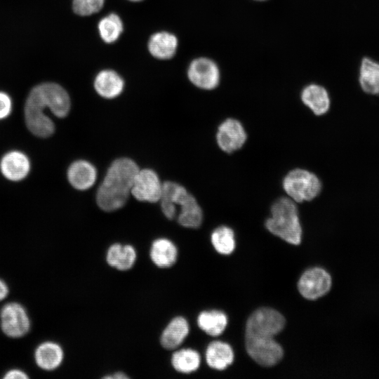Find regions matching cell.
Here are the masks:
<instances>
[{
	"label": "cell",
	"instance_id": "6da1fadb",
	"mask_svg": "<svg viewBox=\"0 0 379 379\" xmlns=\"http://www.w3.org/2000/svg\"><path fill=\"white\" fill-rule=\"evenodd\" d=\"M138 171V165L129 158L114 160L98 189L96 201L98 206L107 212L122 208L128 198Z\"/></svg>",
	"mask_w": 379,
	"mask_h": 379
},
{
	"label": "cell",
	"instance_id": "7a4b0ae2",
	"mask_svg": "<svg viewBox=\"0 0 379 379\" xmlns=\"http://www.w3.org/2000/svg\"><path fill=\"white\" fill-rule=\"evenodd\" d=\"M265 227L285 241L300 244L302 231L296 202L286 197L277 199L271 206V216L265 221Z\"/></svg>",
	"mask_w": 379,
	"mask_h": 379
},
{
	"label": "cell",
	"instance_id": "3957f363",
	"mask_svg": "<svg viewBox=\"0 0 379 379\" xmlns=\"http://www.w3.org/2000/svg\"><path fill=\"white\" fill-rule=\"evenodd\" d=\"M282 186L288 197L296 203L314 199L321 190L319 178L302 168H295L288 172L283 180Z\"/></svg>",
	"mask_w": 379,
	"mask_h": 379
},
{
	"label": "cell",
	"instance_id": "277c9868",
	"mask_svg": "<svg viewBox=\"0 0 379 379\" xmlns=\"http://www.w3.org/2000/svg\"><path fill=\"white\" fill-rule=\"evenodd\" d=\"M282 314L271 308H260L248 319L245 336L274 338L285 326Z\"/></svg>",
	"mask_w": 379,
	"mask_h": 379
},
{
	"label": "cell",
	"instance_id": "5b68a950",
	"mask_svg": "<svg viewBox=\"0 0 379 379\" xmlns=\"http://www.w3.org/2000/svg\"><path fill=\"white\" fill-rule=\"evenodd\" d=\"M245 345L248 355L262 366H272L283 357L284 350L274 338L245 336Z\"/></svg>",
	"mask_w": 379,
	"mask_h": 379
},
{
	"label": "cell",
	"instance_id": "8992f818",
	"mask_svg": "<svg viewBox=\"0 0 379 379\" xmlns=\"http://www.w3.org/2000/svg\"><path fill=\"white\" fill-rule=\"evenodd\" d=\"M44 107H48L54 115L62 118L70 109V99L67 91L55 83H44L32 90Z\"/></svg>",
	"mask_w": 379,
	"mask_h": 379
},
{
	"label": "cell",
	"instance_id": "52a82bcc",
	"mask_svg": "<svg viewBox=\"0 0 379 379\" xmlns=\"http://www.w3.org/2000/svg\"><path fill=\"white\" fill-rule=\"evenodd\" d=\"M187 77L195 86L203 90H213L220 84V71L213 60L201 57L191 62Z\"/></svg>",
	"mask_w": 379,
	"mask_h": 379
},
{
	"label": "cell",
	"instance_id": "ba28073f",
	"mask_svg": "<svg viewBox=\"0 0 379 379\" xmlns=\"http://www.w3.org/2000/svg\"><path fill=\"white\" fill-rule=\"evenodd\" d=\"M46 108L36 97L30 92L25 105V118L28 129L35 135L47 138L54 131V124L44 112Z\"/></svg>",
	"mask_w": 379,
	"mask_h": 379
},
{
	"label": "cell",
	"instance_id": "9c48e42d",
	"mask_svg": "<svg viewBox=\"0 0 379 379\" xmlns=\"http://www.w3.org/2000/svg\"><path fill=\"white\" fill-rule=\"evenodd\" d=\"M3 332L11 338H20L28 333L30 321L25 309L18 302L5 305L0 312Z\"/></svg>",
	"mask_w": 379,
	"mask_h": 379
},
{
	"label": "cell",
	"instance_id": "30bf717a",
	"mask_svg": "<svg viewBox=\"0 0 379 379\" xmlns=\"http://www.w3.org/2000/svg\"><path fill=\"white\" fill-rule=\"evenodd\" d=\"M162 185L158 175L153 170L139 169L133 180L131 194L140 201L157 202L161 197Z\"/></svg>",
	"mask_w": 379,
	"mask_h": 379
},
{
	"label": "cell",
	"instance_id": "8fae6325",
	"mask_svg": "<svg viewBox=\"0 0 379 379\" xmlns=\"http://www.w3.org/2000/svg\"><path fill=\"white\" fill-rule=\"evenodd\" d=\"M331 286V276L319 267H314L305 271L298 283L300 293L308 300H315L324 295L328 292Z\"/></svg>",
	"mask_w": 379,
	"mask_h": 379
},
{
	"label": "cell",
	"instance_id": "7c38bea8",
	"mask_svg": "<svg viewBox=\"0 0 379 379\" xmlns=\"http://www.w3.org/2000/svg\"><path fill=\"white\" fill-rule=\"evenodd\" d=\"M175 206L180 207L178 222L187 228H198L203 220L202 210L196 199L182 185L177 187L175 194Z\"/></svg>",
	"mask_w": 379,
	"mask_h": 379
},
{
	"label": "cell",
	"instance_id": "4fadbf2b",
	"mask_svg": "<svg viewBox=\"0 0 379 379\" xmlns=\"http://www.w3.org/2000/svg\"><path fill=\"white\" fill-rule=\"evenodd\" d=\"M247 139L246 132L241 123L232 118L223 121L218 126L216 141L219 147L226 153L241 149Z\"/></svg>",
	"mask_w": 379,
	"mask_h": 379
},
{
	"label": "cell",
	"instance_id": "5bb4252c",
	"mask_svg": "<svg viewBox=\"0 0 379 379\" xmlns=\"http://www.w3.org/2000/svg\"><path fill=\"white\" fill-rule=\"evenodd\" d=\"M190 332L187 319L181 316L173 318L163 330L160 344L166 350L177 349L185 340Z\"/></svg>",
	"mask_w": 379,
	"mask_h": 379
},
{
	"label": "cell",
	"instance_id": "9a60e30c",
	"mask_svg": "<svg viewBox=\"0 0 379 379\" xmlns=\"http://www.w3.org/2000/svg\"><path fill=\"white\" fill-rule=\"evenodd\" d=\"M67 178L74 188L86 190L94 185L97 178V171L88 161L77 160L69 167Z\"/></svg>",
	"mask_w": 379,
	"mask_h": 379
},
{
	"label": "cell",
	"instance_id": "2e32d148",
	"mask_svg": "<svg viewBox=\"0 0 379 379\" xmlns=\"http://www.w3.org/2000/svg\"><path fill=\"white\" fill-rule=\"evenodd\" d=\"M300 98L314 114L319 116L326 114L331 105L330 97L326 89L316 84L306 86L300 93Z\"/></svg>",
	"mask_w": 379,
	"mask_h": 379
},
{
	"label": "cell",
	"instance_id": "e0dca14e",
	"mask_svg": "<svg viewBox=\"0 0 379 379\" xmlns=\"http://www.w3.org/2000/svg\"><path fill=\"white\" fill-rule=\"evenodd\" d=\"M28 158L22 152L13 151L2 158L0 168L3 175L8 180L18 181L27 176L29 171Z\"/></svg>",
	"mask_w": 379,
	"mask_h": 379
},
{
	"label": "cell",
	"instance_id": "ac0fdd59",
	"mask_svg": "<svg viewBox=\"0 0 379 379\" xmlns=\"http://www.w3.org/2000/svg\"><path fill=\"white\" fill-rule=\"evenodd\" d=\"M178 255L175 244L168 239L158 238L153 241L149 249L152 262L158 267L168 268L177 261Z\"/></svg>",
	"mask_w": 379,
	"mask_h": 379
},
{
	"label": "cell",
	"instance_id": "d6986e66",
	"mask_svg": "<svg viewBox=\"0 0 379 379\" xmlns=\"http://www.w3.org/2000/svg\"><path fill=\"white\" fill-rule=\"evenodd\" d=\"M136 258V250L130 244H113L108 248L106 253L107 263L119 271L131 269Z\"/></svg>",
	"mask_w": 379,
	"mask_h": 379
},
{
	"label": "cell",
	"instance_id": "ffe728a7",
	"mask_svg": "<svg viewBox=\"0 0 379 379\" xmlns=\"http://www.w3.org/2000/svg\"><path fill=\"white\" fill-rule=\"evenodd\" d=\"M124 81L116 72L110 69L100 71L94 80V88L102 98L112 99L119 96L123 91Z\"/></svg>",
	"mask_w": 379,
	"mask_h": 379
},
{
	"label": "cell",
	"instance_id": "44dd1931",
	"mask_svg": "<svg viewBox=\"0 0 379 379\" xmlns=\"http://www.w3.org/2000/svg\"><path fill=\"white\" fill-rule=\"evenodd\" d=\"M178 47L176 36L168 32H159L151 36L148 50L154 58L168 60L173 57Z\"/></svg>",
	"mask_w": 379,
	"mask_h": 379
},
{
	"label": "cell",
	"instance_id": "7402d4cb",
	"mask_svg": "<svg viewBox=\"0 0 379 379\" xmlns=\"http://www.w3.org/2000/svg\"><path fill=\"white\" fill-rule=\"evenodd\" d=\"M359 82L361 89L371 95H379V62L368 57L362 59Z\"/></svg>",
	"mask_w": 379,
	"mask_h": 379
},
{
	"label": "cell",
	"instance_id": "603a6c76",
	"mask_svg": "<svg viewBox=\"0 0 379 379\" xmlns=\"http://www.w3.org/2000/svg\"><path fill=\"white\" fill-rule=\"evenodd\" d=\"M62 347L53 342H45L38 346L35 351L34 357L37 365L47 371L58 368L63 359Z\"/></svg>",
	"mask_w": 379,
	"mask_h": 379
},
{
	"label": "cell",
	"instance_id": "cb8c5ba5",
	"mask_svg": "<svg viewBox=\"0 0 379 379\" xmlns=\"http://www.w3.org/2000/svg\"><path fill=\"white\" fill-rule=\"evenodd\" d=\"M234 360V353L231 347L220 341H214L210 343L206 351V361L207 364L216 370H224L230 366Z\"/></svg>",
	"mask_w": 379,
	"mask_h": 379
},
{
	"label": "cell",
	"instance_id": "d4e9b609",
	"mask_svg": "<svg viewBox=\"0 0 379 379\" xmlns=\"http://www.w3.org/2000/svg\"><path fill=\"white\" fill-rule=\"evenodd\" d=\"M173 368L181 373H191L196 371L201 363L199 354L190 348L175 351L171 359Z\"/></svg>",
	"mask_w": 379,
	"mask_h": 379
},
{
	"label": "cell",
	"instance_id": "484cf974",
	"mask_svg": "<svg viewBox=\"0 0 379 379\" xmlns=\"http://www.w3.org/2000/svg\"><path fill=\"white\" fill-rule=\"evenodd\" d=\"M227 324V317L220 311H204L197 317L199 327L211 336L220 335L225 331Z\"/></svg>",
	"mask_w": 379,
	"mask_h": 379
},
{
	"label": "cell",
	"instance_id": "4316f807",
	"mask_svg": "<svg viewBox=\"0 0 379 379\" xmlns=\"http://www.w3.org/2000/svg\"><path fill=\"white\" fill-rule=\"evenodd\" d=\"M98 28L101 39L107 44L116 41L124 30L122 21L115 13H110L102 18Z\"/></svg>",
	"mask_w": 379,
	"mask_h": 379
},
{
	"label": "cell",
	"instance_id": "83f0119b",
	"mask_svg": "<svg viewBox=\"0 0 379 379\" xmlns=\"http://www.w3.org/2000/svg\"><path fill=\"white\" fill-rule=\"evenodd\" d=\"M211 240L215 251L220 254L229 255L234 250V233L229 227L220 226L215 229Z\"/></svg>",
	"mask_w": 379,
	"mask_h": 379
},
{
	"label": "cell",
	"instance_id": "f1b7e54d",
	"mask_svg": "<svg viewBox=\"0 0 379 379\" xmlns=\"http://www.w3.org/2000/svg\"><path fill=\"white\" fill-rule=\"evenodd\" d=\"M176 182L166 181L162 185V191L159 201L164 215L170 220L176 215L177 208L173 201V195L177 186Z\"/></svg>",
	"mask_w": 379,
	"mask_h": 379
},
{
	"label": "cell",
	"instance_id": "f546056e",
	"mask_svg": "<svg viewBox=\"0 0 379 379\" xmlns=\"http://www.w3.org/2000/svg\"><path fill=\"white\" fill-rule=\"evenodd\" d=\"M105 0H73L74 12L81 16H88L100 11Z\"/></svg>",
	"mask_w": 379,
	"mask_h": 379
},
{
	"label": "cell",
	"instance_id": "4dcf8cb0",
	"mask_svg": "<svg viewBox=\"0 0 379 379\" xmlns=\"http://www.w3.org/2000/svg\"><path fill=\"white\" fill-rule=\"evenodd\" d=\"M11 100L10 97L4 92H0V119L8 117L11 112Z\"/></svg>",
	"mask_w": 379,
	"mask_h": 379
},
{
	"label": "cell",
	"instance_id": "1f68e13d",
	"mask_svg": "<svg viewBox=\"0 0 379 379\" xmlns=\"http://www.w3.org/2000/svg\"><path fill=\"white\" fill-rule=\"evenodd\" d=\"M5 379H13V378H27L28 375L23 371L19 369H13L7 372L4 377Z\"/></svg>",
	"mask_w": 379,
	"mask_h": 379
},
{
	"label": "cell",
	"instance_id": "d6a6232c",
	"mask_svg": "<svg viewBox=\"0 0 379 379\" xmlns=\"http://www.w3.org/2000/svg\"><path fill=\"white\" fill-rule=\"evenodd\" d=\"M8 293V288L6 283L0 279V301L4 299Z\"/></svg>",
	"mask_w": 379,
	"mask_h": 379
},
{
	"label": "cell",
	"instance_id": "836d02e7",
	"mask_svg": "<svg viewBox=\"0 0 379 379\" xmlns=\"http://www.w3.org/2000/svg\"><path fill=\"white\" fill-rule=\"evenodd\" d=\"M129 377L124 373L123 372H121V371H119V372H116L114 373L113 375H105L104 377V378H106V379H126V378H128Z\"/></svg>",
	"mask_w": 379,
	"mask_h": 379
},
{
	"label": "cell",
	"instance_id": "e575fe53",
	"mask_svg": "<svg viewBox=\"0 0 379 379\" xmlns=\"http://www.w3.org/2000/svg\"><path fill=\"white\" fill-rule=\"evenodd\" d=\"M253 1H267V0H253Z\"/></svg>",
	"mask_w": 379,
	"mask_h": 379
},
{
	"label": "cell",
	"instance_id": "d590c367",
	"mask_svg": "<svg viewBox=\"0 0 379 379\" xmlns=\"http://www.w3.org/2000/svg\"><path fill=\"white\" fill-rule=\"evenodd\" d=\"M129 1H142V0H129Z\"/></svg>",
	"mask_w": 379,
	"mask_h": 379
}]
</instances>
